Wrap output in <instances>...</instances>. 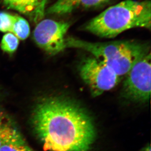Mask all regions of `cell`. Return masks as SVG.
I'll use <instances>...</instances> for the list:
<instances>
[{
	"instance_id": "cell-5",
	"label": "cell",
	"mask_w": 151,
	"mask_h": 151,
	"mask_svg": "<svg viewBox=\"0 0 151 151\" xmlns=\"http://www.w3.org/2000/svg\"><path fill=\"white\" fill-rule=\"evenodd\" d=\"M151 52L140 59L127 74L123 91L132 100L139 102L148 101L151 94Z\"/></svg>"
},
{
	"instance_id": "cell-10",
	"label": "cell",
	"mask_w": 151,
	"mask_h": 151,
	"mask_svg": "<svg viewBox=\"0 0 151 151\" xmlns=\"http://www.w3.org/2000/svg\"><path fill=\"white\" fill-rule=\"evenodd\" d=\"M30 30L28 22L23 17L15 15L12 33L19 39L24 40L29 37Z\"/></svg>"
},
{
	"instance_id": "cell-15",
	"label": "cell",
	"mask_w": 151,
	"mask_h": 151,
	"mask_svg": "<svg viewBox=\"0 0 151 151\" xmlns=\"http://www.w3.org/2000/svg\"><path fill=\"white\" fill-rule=\"evenodd\" d=\"M9 124H13V121L6 112L0 107V125Z\"/></svg>"
},
{
	"instance_id": "cell-3",
	"label": "cell",
	"mask_w": 151,
	"mask_h": 151,
	"mask_svg": "<svg viewBox=\"0 0 151 151\" xmlns=\"http://www.w3.org/2000/svg\"><path fill=\"white\" fill-rule=\"evenodd\" d=\"M66 47L81 49L112 68L119 76H125L140 59L150 52L148 43L137 41L90 42L73 37L66 38Z\"/></svg>"
},
{
	"instance_id": "cell-6",
	"label": "cell",
	"mask_w": 151,
	"mask_h": 151,
	"mask_svg": "<svg viewBox=\"0 0 151 151\" xmlns=\"http://www.w3.org/2000/svg\"><path fill=\"white\" fill-rule=\"evenodd\" d=\"M70 27L68 22L49 19L41 20L33 32L34 41L48 54H58L67 48L65 36Z\"/></svg>"
},
{
	"instance_id": "cell-12",
	"label": "cell",
	"mask_w": 151,
	"mask_h": 151,
	"mask_svg": "<svg viewBox=\"0 0 151 151\" xmlns=\"http://www.w3.org/2000/svg\"><path fill=\"white\" fill-rule=\"evenodd\" d=\"M14 16L6 12H0V32L12 33Z\"/></svg>"
},
{
	"instance_id": "cell-1",
	"label": "cell",
	"mask_w": 151,
	"mask_h": 151,
	"mask_svg": "<svg viewBox=\"0 0 151 151\" xmlns=\"http://www.w3.org/2000/svg\"><path fill=\"white\" fill-rule=\"evenodd\" d=\"M31 124L45 151H88L96 138L88 114L61 96L38 99L32 111Z\"/></svg>"
},
{
	"instance_id": "cell-9",
	"label": "cell",
	"mask_w": 151,
	"mask_h": 151,
	"mask_svg": "<svg viewBox=\"0 0 151 151\" xmlns=\"http://www.w3.org/2000/svg\"><path fill=\"white\" fill-rule=\"evenodd\" d=\"M80 0H57L47 10L50 14H67L80 6Z\"/></svg>"
},
{
	"instance_id": "cell-2",
	"label": "cell",
	"mask_w": 151,
	"mask_h": 151,
	"mask_svg": "<svg viewBox=\"0 0 151 151\" xmlns=\"http://www.w3.org/2000/svg\"><path fill=\"white\" fill-rule=\"evenodd\" d=\"M150 0H125L111 6L84 25V29L104 38H114L135 27L150 29Z\"/></svg>"
},
{
	"instance_id": "cell-16",
	"label": "cell",
	"mask_w": 151,
	"mask_h": 151,
	"mask_svg": "<svg viewBox=\"0 0 151 151\" xmlns=\"http://www.w3.org/2000/svg\"><path fill=\"white\" fill-rule=\"evenodd\" d=\"M142 151H151V148H150V146H147L145 148H144V149Z\"/></svg>"
},
{
	"instance_id": "cell-14",
	"label": "cell",
	"mask_w": 151,
	"mask_h": 151,
	"mask_svg": "<svg viewBox=\"0 0 151 151\" xmlns=\"http://www.w3.org/2000/svg\"><path fill=\"white\" fill-rule=\"evenodd\" d=\"M108 0H80V6L85 7L96 6Z\"/></svg>"
},
{
	"instance_id": "cell-4",
	"label": "cell",
	"mask_w": 151,
	"mask_h": 151,
	"mask_svg": "<svg viewBox=\"0 0 151 151\" xmlns=\"http://www.w3.org/2000/svg\"><path fill=\"white\" fill-rule=\"evenodd\" d=\"M78 70L93 96L114 88L121 78L112 68L93 56L82 59Z\"/></svg>"
},
{
	"instance_id": "cell-7",
	"label": "cell",
	"mask_w": 151,
	"mask_h": 151,
	"mask_svg": "<svg viewBox=\"0 0 151 151\" xmlns=\"http://www.w3.org/2000/svg\"><path fill=\"white\" fill-rule=\"evenodd\" d=\"M9 9L16 10L38 23L44 17L49 0H1Z\"/></svg>"
},
{
	"instance_id": "cell-13",
	"label": "cell",
	"mask_w": 151,
	"mask_h": 151,
	"mask_svg": "<svg viewBox=\"0 0 151 151\" xmlns=\"http://www.w3.org/2000/svg\"><path fill=\"white\" fill-rule=\"evenodd\" d=\"M0 151H34L28 145L22 144H8L3 145Z\"/></svg>"
},
{
	"instance_id": "cell-8",
	"label": "cell",
	"mask_w": 151,
	"mask_h": 151,
	"mask_svg": "<svg viewBox=\"0 0 151 151\" xmlns=\"http://www.w3.org/2000/svg\"><path fill=\"white\" fill-rule=\"evenodd\" d=\"M21 133L14 127L13 124L0 125V148L8 144L25 143Z\"/></svg>"
},
{
	"instance_id": "cell-11",
	"label": "cell",
	"mask_w": 151,
	"mask_h": 151,
	"mask_svg": "<svg viewBox=\"0 0 151 151\" xmlns=\"http://www.w3.org/2000/svg\"><path fill=\"white\" fill-rule=\"evenodd\" d=\"M19 44V39L11 32L4 34L1 39V47L3 51L9 54L15 52Z\"/></svg>"
}]
</instances>
